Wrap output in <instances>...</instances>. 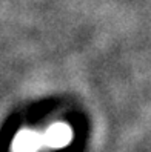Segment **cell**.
I'll use <instances>...</instances> for the list:
<instances>
[{
    "label": "cell",
    "mask_w": 151,
    "mask_h": 152,
    "mask_svg": "<svg viewBox=\"0 0 151 152\" xmlns=\"http://www.w3.org/2000/svg\"><path fill=\"white\" fill-rule=\"evenodd\" d=\"M69 138H71V131L66 124H56L46 134V140L52 146H63L69 141Z\"/></svg>",
    "instance_id": "cell-1"
}]
</instances>
